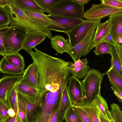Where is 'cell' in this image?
I'll return each instance as SVG.
<instances>
[{
	"label": "cell",
	"mask_w": 122,
	"mask_h": 122,
	"mask_svg": "<svg viewBox=\"0 0 122 122\" xmlns=\"http://www.w3.org/2000/svg\"><path fill=\"white\" fill-rule=\"evenodd\" d=\"M72 63L49 57L36 63L38 74L37 88L42 96L62 97L69 80Z\"/></svg>",
	"instance_id": "cell-1"
},
{
	"label": "cell",
	"mask_w": 122,
	"mask_h": 122,
	"mask_svg": "<svg viewBox=\"0 0 122 122\" xmlns=\"http://www.w3.org/2000/svg\"><path fill=\"white\" fill-rule=\"evenodd\" d=\"M28 31L19 26H9L4 31L3 42L6 55L18 52L22 46Z\"/></svg>",
	"instance_id": "cell-2"
},
{
	"label": "cell",
	"mask_w": 122,
	"mask_h": 122,
	"mask_svg": "<svg viewBox=\"0 0 122 122\" xmlns=\"http://www.w3.org/2000/svg\"><path fill=\"white\" fill-rule=\"evenodd\" d=\"M105 74L94 69H89L81 82L85 104L91 103L96 97L101 95V84Z\"/></svg>",
	"instance_id": "cell-3"
},
{
	"label": "cell",
	"mask_w": 122,
	"mask_h": 122,
	"mask_svg": "<svg viewBox=\"0 0 122 122\" xmlns=\"http://www.w3.org/2000/svg\"><path fill=\"white\" fill-rule=\"evenodd\" d=\"M45 12L49 15L83 20L84 6L76 0H61L53 7Z\"/></svg>",
	"instance_id": "cell-4"
},
{
	"label": "cell",
	"mask_w": 122,
	"mask_h": 122,
	"mask_svg": "<svg viewBox=\"0 0 122 122\" xmlns=\"http://www.w3.org/2000/svg\"><path fill=\"white\" fill-rule=\"evenodd\" d=\"M49 22L46 27L48 30L65 33L82 23L84 20L69 18L58 15H46Z\"/></svg>",
	"instance_id": "cell-5"
},
{
	"label": "cell",
	"mask_w": 122,
	"mask_h": 122,
	"mask_svg": "<svg viewBox=\"0 0 122 122\" xmlns=\"http://www.w3.org/2000/svg\"><path fill=\"white\" fill-rule=\"evenodd\" d=\"M102 18L95 20L89 30L83 39L78 44L71 48L67 52L74 62L80 59L85 52L92 40L95 29Z\"/></svg>",
	"instance_id": "cell-6"
},
{
	"label": "cell",
	"mask_w": 122,
	"mask_h": 122,
	"mask_svg": "<svg viewBox=\"0 0 122 122\" xmlns=\"http://www.w3.org/2000/svg\"><path fill=\"white\" fill-rule=\"evenodd\" d=\"M119 13H122V8L112 7L101 3L92 5L90 8L84 12L83 18L88 20H93Z\"/></svg>",
	"instance_id": "cell-7"
},
{
	"label": "cell",
	"mask_w": 122,
	"mask_h": 122,
	"mask_svg": "<svg viewBox=\"0 0 122 122\" xmlns=\"http://www.w3.org/2000/svg\"><path fill=\"white\" fill-rule=\"evenodd\" d=\"M67 89L72 106L79 107L85 104L82 85L79 80L72 76H70Z\"/></svg>",
	"instance_id": "cell-8"
},
{
	"label": "cell",
	"mask_w": 122,
	"mask_h": 122,
	"mask_svg": "<svg viewBox=\"0 0 122 122\" xmlns=\"http://www.w3.org/2000/svg\"><path fill=\"white\" fill-rule=\"evenodd\" d=\"M95 20H84L82 23L65 33L68 37L71 48L78 44L85 37Z\"/></svg>",
	"instance_id": "cell-9"
},
{
	"label": "cell",
	"mask_w": 122,
	"mask_h": 122,
	"mask_svg": "<svg viewBox=\"0 0 122 122\" xmlns=\"http://www.w3.org/2000/svg\"><path fill=\"white\" fill-rule=\"evenodd\" d=\"M22 76L23 74L17 75H8L4 76L0 79V100L6 105L8 98L11 91Z\"/></svg>",
	"instance_id": "cell-10"
},
{
	"label": "cell",
	"mask_w": 122,
	"mask_h": 122,
	"mask_svg": "<svg viewBox=\"0 0 122 122\" xmlns=\"http://www.w3.org/2000/svg\"><path fill=\"white\" fill-rule=\"evenodd\" d=\"M40 102L34 104L18 92V109L21 110L25 113L27 122H35Z\"/></svg>",
	"instance_id": "cell-11"
},
{
	"label": "cell",
	"mask_w": 122,
	"mask_h": 122,
	"mask_svg": "<svg viewBox=\"0 0 122 122\" xmlns=\"http://www.w3.org/2000/svg\"><path fill=\"white\" fill-rule=\"evenodd\" d=\"M109 23L108 20L103 23L100 22L97 26L92 41L85 52L83 55H87L98 44L101 42L109 31Z\"/></svg>",
	"instance_id": "cell-12"
},
{
	"label": "cell",
	"mask_w": 122,
	"mask_h": 122,
	"mask_svg": "<svg viewBox=\"0 0 122 122\" xmlns=\"http://www.w3.org/2000/svg\"><path fill=\"white\" fill-rule=\"evenodd\" d=\"M38 76L37 69L33 62L24 70L22 76L19 82L37 89Z\"/></svg>",
	"instance_id": "cell-13"
},
{
	"label": "cell",
	"mask_w": 122,
	"mask_h": 122,
	"mask_svg": "<svg viewBox=\"0 0 122 122\" xmlns=\"http://www.w3.org/2000/svg\"><path fill=\"white\" fill-rule=\"evenodd\" d=\"M109 30L115 43L122 36V13L114 14L109 16Z\"/></svg>",
	"instance_id": "cell-14"
},
{
	"label": "cell",
	"mask_w": 122,
	"mask_h": 122,
	"mask_svg": "<svg viewBox=\"0 0 122 122\" xmlns=\"http://www.w3.org/2000/svg\"><path fill=\"white\" fill-rule=\"evenodd\" d=\"M47 37L46 35L42 33L28 31L22 49L26 51L34 49L37 45L43 42Z\"/></svg>",
	"instance_id": "cell-15"
},
{
	"label": "cell",
	"mask_w": 122,
	"mask_h": 122,
	"mask_svg": "<svg viewBox=\"0 0 122 122\" xmlns=\"http://www.w3.org/2000/svg\"><path fill=\"white\" fill-rule=\"evenodd\" d=\"M17 87L18 92L31 102L34 104L40 102L41 95L37 89L19 82L17 84Z\"/></svg>",
	"instance_id": "cell-16"
},
{
	"label": "cell",
	"mask_w": 122,
	"mask_h": 122,
	"mask_svg": "<svg viewBox=\"0 0 122 122\" xmlns=\"http://www.w3.org/2000/svg\"><path fill=\"white\" fill-rule=\"evenodd\" d=\"M110 45L112 51L110 67L113 68L122 76V44L115 43L114 45Z\"/></svg>",
	"instance_id": "cell-17"
},
{
	"label": "cell",
	"mask_w": 122,
	"mask_h": 122,
	"mask_svg": "<svg viewBox=\"0 0 122 122\" xmlns=\"http://www.w3.org/2000/svg\"><path fill=\"white\" fill-rule=\"evenodd\" d=\"M51 40L52 48L58 53H67L71 48L69 41L62 36L56 35L52 36Z\"/></svg>",
	"instance_id": "cell-18"
},
{
	"label": "cell",
	"mask_w": 122,
	"mask_h": 122,
	"mask_svg": "<svg viewBox=\"0 0 122 122\" xmlns=\"http://www.w3.org/2000/svg\"><path fill=\"white\" fill-rule=\"evenodd\" d=\"M13 3L22 10L44 13L35 0H12Z\"/></svg>",
	"instance_id": "cell-19"
},
{
	"label": "cell",
	"mask_w": 122,
	"mask_h": 122,
	"mask_svg": "<svg viewBox=\"0 0 122 122\" xmlns=\"http://www.w3.org/2000/svg\"><path fill=\"white\" fill-rule=\"evenodd\" d=\"M66 86L62 96L59 112L57 122H63L64 119L65 114L67 110L72 105Z\"/></svg>",
	"instance_id": "cell-20"
},
{
	"label": "cell",
	"mask_w": 122,
	"mask_h": 122,
	"mask_svg": "<svg viewBox=\"0 0 122 122\" xmlns=\"http://www.w3.org/2000/svg\"><path fill=\"white\" fill-rule=\"evenodd\" d=\"M24 70L10 63L5 56L0 61V71L2 73L17 75L22 74Z\"/></svg>",
	"instance_id": "cell-21"
},
{
	"label": "cell",
	"mask_w": 122,
	"mask_h": 122,
	"mask_svg": "<svg viewBox=\"0 0 122 122\" xmlns=\"http://www.w3.org/2000/svg\"><path fill=\"white\" fill-rule=\"evenodd\" d=\"M81 64L76 68L71 70L70 72L72 76L79 80L84 78L89 70L90 66L88 65V62L86 58L81 59Z\"/></svg>",
	"instance_id": "cell-22"
},
{
	"label": "cell",
	"mask_w": 122,
	"mask_h": 122,
	"mask_svg": "<svg viewBox=\"0 0 122 122\" xmlns=\"http://www.w3.org/2000/svg\"><path fill=\"white\" fill-rule=\"evenodd\" d=\"M23 11L29 18L41 26L46 28L49 23V19L44 13Z\"/></svg>",
	"instance_id": "cell-23"
},
{
	"label": "cell",
	"mask_w": 122,
	"mask_h": 122,
	"mask_svg": "<svg viewBox=\"0 0 122 122\" xmlns=\"http://www.w3.org/2000/svg\"><path fill=\"white\" fill-rule=\"evenodd\" d=\"M79 107L86 113L92 122H101L100 113L96 106L91 103H86Z\"/></svg>",
	"instance_id": "cell-24"
},
{
	"label": "cell",
	"mask_w": 122,
	"mask_h": 122,
	"mask_svg": "<svg viewBox=\"0 0 122 122\" xmlns=\"http://www.w3.org/2000/svg\"><path fill=\"white\" fill-rule=\"evenodd\" d=\"M91 103L96 106L100 113L109 120L107 114V111L109 110L108 105L105 99L101 95L96 97Z\"/></svg>",
	"instance_id": "cell-25"
},
{
	"label": "cell",
	"mask_w": 122,
	"mask_h": 122,
	"mask_svg": "<svg viewBox=\"0 0 122 122\" xmlns=\"http://www.w3.org/2000/svg\"><path fill=\"white\" fill-rule=\"evenodd\" d=\"M5 57L9 62L14 66L24 69L25 66V61L23 56L18 52L13 54L6 55Z\"/></svg>",
	"instance_id": "cell-26"
},
{
	"label": "cell",
	"mask_w": 122,
	"mask_h": 122,
	"mask_svg": "<svg viewBox=\"0 0 122 122\" xmlns=\"http://www.w3.org/2000/svg\"><path fill=\"white\" fill-rule=\"evenodd\" d=\"M113 83L122 90V76L117 71L112 67H110L105 73Z\"/></svg>",
	"instance_id": "cell-27"
},
{
	"label": "cell",
	"mask_w": 122,
	"mask_h": 122,
	"mask_svg": "<svg viewBox=\"0 0 122 122\" xmlns=\"http://www.w3.org/2000/svg\"><path fill=\"white\" fill-rule=\"evenodd\" d=\"M17 84L11 91L7 100L6 105L9 108L13 109L17 113L18 111V93Z\"/></svg>",
	"instance_id": "cell-28"
},
{
	"label": "cell",
	"mask_w": 122,
	"mask_h": 122,
	"mask_svg": "<svg viewBox=\"0 0 122 122\" xmlns=\"http://www.w3.org/2000/svg\"><path fill=\"white\" fill-rule=\"evenodd\" d=\"M64 119L66 122H82L81 118L75 107L70 106L65 114Z\"/></svg>",
	"instance_id": "cell-29"
},
{
	"label": "cell",
	"mask_w": 122,
	"mask_h": 122,
	"mask_svg": "<svg viewBox=\"0 0 122 122\" xmlns=\"http://www.w3.org/2000/svg\"><path fill=\"white\" fill-rule=\"evenodd\" d=\"M12 21L9 10L0 7V28L10 26Z\"/></svg>",
	"instance_id": "cell-30"
},
{
	"label": "cell",
	"mask_w": 122,
	"mask_h": 122,
	"mask_svg": "<svg viewBox=\"0 0 122 122\" xmlns=\"http://www.w3.org/2000/svg\"><path fill=\"white\" fill-rule=\"evenodd\" d=\"M110 106L109 112L114 122H122V112L119 105L113 103Z\"/></svg>",
	"instance_id": "cell-31"
},
{
	"label": "cell",
	"mask_w": 122,
	"mask_h": 122,
	"mask_svg": "<svg viewBox=\"0 0 122 122\" xmlns=\"http://www.w3.org/2000/svg\"><path fill=\"white\" fill-rule=\"evenodd\" d=\"M93 52L95 55H98L105 53H108L111 55L112 51L110 44L105 41L102 42L95 47Z\"/></svg>",
	"instance_id": "cell-32"
},
{
	"label": "cell",
	"mask_w": 122,
	"mask_h": 122,
	"mask_svg": "<svg viewBox=\"0 0 122 122\" xmlns=\"http://www.w3.org/2000/svg\"><path fill=\"white\" fill-rule=\"evenodd\" d=\"M44 12L53 7L61 0H35Z\"/></svg>",
	"instance_id": "cell-33"
},
{
	"label": "cell",
	"mask_w": 122,
	"mask_h": 122,
	"mask_svg": "<svg viewBox=\"0 0 122 122\" xmlns=\"http://www.w3.org/2000/svg\"><path fill=\"white\" fill-rule=\"evenodd\" d=\"M101 3L110 7L122 8V0H101Z\"/></svg>",
	"instance_id": "cell-34"
},
{
	"label": "cell",
	"mask_w": 122,
	"mask_h": 122,
	"mask_svg": "<svg viewBox=\"0 0 122 122\" xmlns=\"http://www.w3.org/2000/svg\"><path fill=\"white\" fill-rule=\"evenodd\" d=\"M9 108L2 101L0 100V116L2 120L4 122L10 117L7 113Z\"/></svg>",
	"instance_id": "cell-35"
},
{
	"label": "cell",
	"mask_w": 122,
	"mask_h": 122,
	"mask_svg": "<svg viewBox=\"0 0 122 122\" xmlns=\"http://www.w3.org/2000/svg\"><path fill=\"white\" fill-rule=\"evenodd\" d=\"M9 26L0 28V55L4 57L6 55L3 42L4 34V31Z\"/></svg>",
	"instance_id": "cell-36"
},
{
	"label": "cell",
	"mask_w": 122,
	"mask_h": 122,
	"mask_svg": "<svg viewBox=\"0 0 122 122\" xmlns=\"http://www.w3.org/2000/svg\"><path fill=\"white\" fill-rule=\"evenodd\" d=\"M74 107L81 118L82 122H92L84 111L79 107Z\"/></svg>",
	"instance_id": "cell-37"
},
{
	"label": "cell",
	"mask_w": 122,
	"mask_h": 122,
	"mask_svg": "<svg viewBox=\"0 0 122 122\" xmlns=\"http://www.w3.org/2000/svg\"><path fill=\"white\" fill-rule=\"evenodd\" d=\"M110 83L112 86L111 88L113 90L114 93L117 97L119 102H122V90L120 89L117 86L109 80Z\"/></svg>",
	"instance_id": "cell-38"
},
{
	"label": "cell",
	"mask_w": 122,
	"mask_h": 122,
	"mask_svg": "<svg viewBox=\"0 0 122 122\" xmlns=\"http://www.w3.org/2000/svg\"><path fill=\"white\" fill-rule=\"evenodd\" d=\"M61 101L51 114L49 122H57L58 114Z\"/></svg>",
	"instance_id": "cell-39"
},
{
	"label": "cell",
	"mask_w": 122,
	"mask_h": 122,
	"mask_svg": "<svg viewBox=\"0 0 122 122\" xmlns=\"http://www.w3.org/2000/svg\"><path fill=\"white\" fill-rule=\"evenodd\" d=\"M103 41L106 42L110 44L114 45L115 44L109 30L106 36L101 42Z\"/></svg>",
	"instance_id": "cell-40"
},
{
	"label": "cell",
	"mask_w": 122,
	"mask_h": 122,
	"mask_svg": "<svg viewBox=\"0 0 122 122\" xmlns=\"http://www.w3.org/2000/svg\"><path fill=\"white\" fill-rule=\"evenodd\" d=\"M19 118L22 122H27L26 115L24 112L20 109H18Z\"/></svg>",
	"instance_id": "cell-41"
},
{
	"label": "cell",
	"mask_w": 122,
	"mask_h": 122,
	"mask_svg": "<svg viewBox=\"0 0 122 122\" xmlns=\"http://www.w3.org/2000/svg\"><path fill=\"white\" fill-rule=\"evenodd\" d=\"M12 0H0V7L6 8L10 4Z\"/></svg>",
	"instance_id": "cell-42"
},
{
	"label": "cell",
	"mask_w": 122,
	"mask_h": 122,
	"mask_svg": "<svg viewBox=\"0 0 122 122\" xmlns=\"http://www.w3.org/2000/svg\"><path fill=\"white\" fill-rule=\"evenodd\" d=\"M81 63V60L80 59L78 60L74 63H73L71 66V70H73L79 66Z\"/></svg>",
	"instance_id": "cell-43"
},
{
	"label": "cell",
	"mask_w": 122,
	"mask_h": 122,
	"mask_svg": "<svg viewBox=\"0 0 122 122\" xmlns=\"http://www.w3.org/2000/svg\"><path fill=\"white\" fill-rule=\"evenodd\" d=\"M7 113L10 117H13L15 116L17 113L15 110L12 108H9L8 109Z\"/></svg>",
	"instance_id": "cell-44"
},
{
	"label": "cell",
	"mask_w": 122,
	"mask_h": 122,
	"mask_svg": "<svg viewBox=\"0 0 122 122\" xmlns=\"http://www.w3.org/2000/svg\"><path fill=\"white\" fill-rule=\"evenodd\" d=\"M16 117V114L13 117L10 116L6 119L5 122H15Z\"/></svg>",
	"instance_id": "cell-45"
},
{
	"label": "cell",
	"mask_w": 122,
	"mask_h": 122,
	"mask_svg": "<svg viewBox=\"0 0 122 122\" xmlns=\"http://www.w3.org/2000/svg\"><path fill=\"white\" fill-rule=\"evenodd\" d=\"M76 1L80 4L83 6L85 4L90 1L89 0H76Z\"/></svg>",
	"instance_id": "cell-46"
},
{
	"label": "cell",
	"mask_w": 122,
	"mask_h": 122,
	"mask_svg": "<svg viewBox=\"0 0 122 122\" xmlns=\"http://www.w3.org/2000/svg\"><path fill=\"white\" fill-rule=\"evenodd\" d=\"M99 117L101 122H110L109 120L105 118L100 113L99 115Z\"/></svg>",
	"instance_id": "cell-47"
},
{
	"label": "cell",
	"mask_w": 122,
	"mask_h": 122,
	"mask_svg": "<svg viewBox=\"0 0 122 122\" xmlns=\"http://www.w3.org/2000/svg\"><path fill=\"white\" fill-rule=\"evenodd\" d=\"M15 122H22L19 116L18 112L16 114V117Z\"/></svg>",
	"instance_id": "cell-48"
},
{
	"label": "cell",
	"mask_w": 122,
	"mask_h": 122,
	"mask_svg": "<svg viewBox=\"0 0 122 122\" xmlns=\"http://www.w3.org/2000/svg\"><path fill=\"white\" fill-rule=\"evenodd\" d=\"M116 43L122 44V36L121 37L117 39Z\"/></svg>",
	"instance_id": "cell-49"
},
{
	"label": "cell",
	"mask_w": 122,
	"mask_h": 122,
	"mask_svg": "<svg viewBox=\"0 0 122 122\" xmlns=\"http://www.w3.org/2000/svg\"><path fill=\"white\" fill-rule=\"evenodd\" d=\"M0 122H5L2 120L0 121Z\"/></svg>",
	"instance_id": "cell-50"
},
{
	"label": "cell",
	"mask_w": 122,
	"mask_h": 122,
	"mask_svg": "<svg viewBox=\"0 0 122 122\" xmlns=\"http://www.w3.org/2000/svg\"><path fill=\"white\" fill-rule=\"evenodd\" d=\"M1 120H2V119H1V117H0V121H1Z\"/></svg>",
	"instance_id": "cell-51"
}]
</instances>
